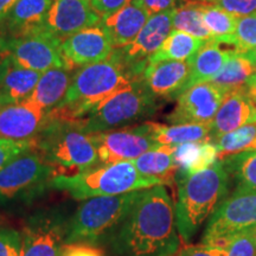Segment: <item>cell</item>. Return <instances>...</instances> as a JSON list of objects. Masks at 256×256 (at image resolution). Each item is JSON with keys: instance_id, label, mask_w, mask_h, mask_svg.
I'll use <instances>...</instances> for the list:
<instances>
[{"instance_id": "cell-1", "label": "cell", "mask_w": 256, "mask_h": 256, "mask_svg": "<svg viewBox=\"0 0 256 256\" xmlns=\"http://www.w3.org/2000/svg\"><path fill=\"white\" fill-rule=\"evenodd\" d=\"M180 240L174 200L165 185H156L139 192L112 246L119 256H172Z\"/></svg>"}, {"instance_id": "cell-2", "label": "cell", "mask_w": 256, "mask_h": 256, "mask_svg": "<svg viewBox=\"0 0 256 256\" xmlns=\"http://www.w3.org/2000/svg\"><path fill=\"white\" fill-rule=\"evenodd\" d=\"M140 78L114 50L110 58L80 68L63 102L49 115L69 121L81 119L108 96Z\"/></svg>"}, {"instance_id": "cell-3", "label": "cell", "mask_w": 256, "mask_h": 256, "mask_svg": "<svg viewBox=\"0 0 256 256\" xmlns=\"http://www.w3.org/2000/svg\"><path fill=\"white\" fill-rule=\"evenodd\" d=\"M176 179L178 182L176 223L182 241L188 243L228 196L230 176L222 162H216L204 171Z\"/></svg>"}, {"instance_id": "cell-4", "label": "cell", "mask_w": 256, "mask_h": 256, "mask_svg": "<svg viewBox=\"0 0 256 256\" xmlns=\"http://www.w3.org/2000/svg\"><path fill=\"white\" fill-rule=\"evenodd\" d=\"M34 151L57 174H76L100 164L90 134L83 132L75 121L50 115L43 130L34 138Z\"/></svg>"}, {"instance_id": "cell-5", "label": "cell", "mask_w": 256, "mask_h": 256, "mask_svg": "<svg viewBox=\"0 0 256 256\" xmlns=\"http://www.w3.org/2000/svg\"><path fill=\"white\" fill-rule=\"evenodd\" d=\"M164 185L158 179L146 177L138 171L133 162H119L76 174H56L50 188L64 191L76 200L118 196Z\"/></svg>"}, {"instance_id": "cell-6", "label": "cell", "mask_w": 256, "mask_h": 256, "mask_svg": "<svg viewBox=\"0 0 256 256\" xmlns=\"http://www.w3.org/2000/svg\"><path fill=\"white\" fill-rule=\"evenodd\" d=\"M156 110V98L140 78L108 96L75 122L86 133L107 132L151 116Z\"/></svg>"}, {"instance_id": "cell-7", "label": "cell", "mask_w": 256, "mask_h": 256, "mask_svg": "<svg viewBox=\"0 0 256 256\" xmlns=\"http://www.w3.org/2000/svg\"><path fill=\"white\" fill-rule=\"evenodd\" d=\"M140 191L83 200L68 222L66 243H98L116 232ZM64 243V244H66Z\"/></svg>"}, {"instance_id": "cell-8", "label": "cell", "mask_w": 256, "mask_h": 256, "mask_svg": "<svg viewBox=\"0 0 256 256\" xmlns=\"http://www.w3.org/2000/svg\"><path fill=\"white\" fill-rule=\"evenodd\" d=\"M57 174L36 151L25 152L0 170V203L28 200L50 188Z\"/></svg>"}, {"instance_id": "cell-9", "label": "cell", "mask_w": 256, "mask_h": 256, "mask_svg": "<svg viewBox=\"0 0 256 256\" xmlns=\"http://www.w3.org/2000/svg\"><path fill=\"white\" fill-rule=\"evenodd\" d=\"M256 226V190L238 186L210 216L200 244L223 247L242 230Z\"/></svg>"}, {"instance_id": "cell-10", "label": "cell", "mask_w": 256, "mask_h": 256, "mask_svg": "<svg viewBox=\"0 0 256 256\" xmlns=\"http://www.w3.org/2000/svg\"><path fill=\"white\" fill-rule=\"evenodd\" d=\"M60 44L62 40L46 28L25 36L5 40L4 52L10 63L18 68L46 72L54 68H64Z\"/></svg>"}, {"instance_id": "cell-11", "label": "cell", "mask_w": 256, "mask_h": 256, "mask_svg": "<svg viewBox=\"0 0 256 256\" xmlns=\"http://www.w3.org/2000/svg\"><path fill=\"white\" fill-rule=\"evenodd\" d=\"M89 134L98 150V162L102 165L133 162L145 152L159 146L152 139L146 122Z\"/></svg>"}, {"instance_id": "cell-12", "label": "cell", "mask_w": 256, "mask_h": 256, "mask_svg": "<svg viewBox=\"0 0 256 256\" xmlns=\"http://www.w3.org/2000/svg\"><path fill=\"white\" fill-rule=\"evenodd\" d=\"M228 92L210 81L191 86L178 96L168 120L174 124H210Z\"/></svg>"}, {"instance_id": "cell-13", "label": "cell", "mask_w": 256, "mask_h": 256, "mask_svg": "<svg viewBox=\"0 0 256 256\" xmlns=\"http://www.w3.org/2000/svg\"><path fill=\"white\" fill-rule=\"evenodd\" d=\"M68 222L56 211L32 216L22 232L23 256H60L66 243Z\"/></svg>"}, {"instance_id": "cell-14", "label": "cell", "mask_w": 256, "mask_h": 256, "mask_svg": "<svg viewBox=\"0 0 256 256\" xmlns=\"http://www.w3.org/2000/svg\"><path fill=\"white\" fill-rule=\"evenodd\" d=\"M174 11L151 16L132 43L122 48L121 51L116 49L127 66L138 76H142L150 57L162 46L171 34Z\"/></svg>"}, {"instance_id": "cell-15", "label": "cell", "mask_w": 256, "mask_h": 256, "mask_svg": "<svg viewBox=\"0 0 256 256\" xmlns=\"http://www.w3.org/2000/svg\"><path fill=\"white\" fill-rule=\"evenodd\" d=\"M113 52L114 46L100 25L80 31L60 44L64 68L72 72L110 58Z\"/></svg>"}, {"instance_id": "cell-16", "label": "cell", "mask_w": 256, "mask_h": 256, "mask_svg": "<svg viewBox=\"0 0 256 256\" xmlns=\"http://www.w3.org/2000/svg\"><path fill=\"white\" fill-rule=\"evenodd\" d=\"M102 17L92 8L90 0H55L48 12V31L64 40L86 28L100 25Z\"/></svg>"}, {"instance_id": "cell-17", "label": "cell", "mask_w": 256, "mask_h": 256, "mask_svg": "<svg viewBox=\"0 0 256 256\" xmlns=\"http://www.w3.org/2000/svg\"><path fill=\"white\" fill-rule=\"evenodd\" d=\"M48 121L49 113L25 100L0 107V138L14 142H30L38 136Z\"/></svg>"}, {"instance_id": "cell-18", "label": "cell", "mask_w": 256, "mask_h": 256, "mask_svg": "<svg viewBox=\"0 0 256 256\" xmlns=\"http://www.w3.org/2000/svg\"><path fill=\"white\" fill-rule=\"evenodd\" d=\"M256 124V101L247 88L230 90L211 122V142L223 134Z\"/></svg>"}, {"instance_id": "cell-19", "label": "cell", "mask_w": 256, "mask_h": 256, "mask_svg": "<svg viewBox=\"0 0 256 256\" xmlns=\"http://www.w3.org/2000/svg\"><path fill=\"white\" fill-rule=\"evenodd\" d=\"M190 72V62L162 60L147 64L142 78L154 98H174L186 89Z\"/></svg>"}, {"instance_id": "cell-20", "label": "cell", "mask_w": 256, "mask_h": 256, "mask_svg": "<svg viewBox=\"0 0 256 256\" xmlns=\"http://www.w3.org/2000/svg\"><path fill=\"white\" fill-rule=\"evenodd\" d=\"M148 18L145 10L130 2L120 11L102 19L100 26L110 38L114 49H122L136 40Z\"/></svg>"}, {"instance_id": "cell-21", "label": "cell", "mask_w": 256, "mask_h": 256, "mask_svg": "<svg viewBox=\"0 0 256 256\" xmlns=\"http://www.w3.org/2000/svg\"><path fill=\"white\" fill-rule=\"evenodd\" d=\"M52 0H18L5 20L11 37H20L46 28Z\"/></svg>"}, {"instance_id": "cell-22", "label": "cell", "mask_w": 256, "mask_h": 256, "mask_svg": "<svg viewBox=\"0 0 256 256\" xmlns=\"http://www.w3.org/2000/svg\"><path fill=\"white\" fill-rule=\"evenodd\" d=\"M72 78V70L66 68L48 70L42 74L36 88L26 100L46 113H50L63 102Z\"/></svg>"}, {"instance_id": "cell-23", "label": "cell", "mask_w": 256, "mask_h": 256, "mask_svg": "<svg viewBox=\"0 0 256 256\" xmlns=\"http://www.w3.org/2000/svg\"><path fill=\"white\" fill-rule=\"evenodd\" d=\"M234 48H223L215 40L206 42L203 46L190 60L191 72L186 89L202 82H209L218 72L228 60Z\"/></svg>"}, {"instance_id": "cell-24", "label": "cell", "mask_w": 256, "mask_h": 256, "mask_svg": "<svg viewBox=\"0 0 256 256\" xmlns=\"http://www.w3.org/2000/svg\"><path fill=\"white\" fill-rule=\"evenodd\" d=\"M176 145H159L133 160L140 174L171 185L177 178L178 168L174 162Z\"/></svg>"}, {"instance_id": "cell-25", "label": "cell", "mask_w": 256, "mask_h": 256, "mask_svg": "<svg viewBox=\"0 0 256 256\" xmlns=\"http://www.w3.org/2000/svg\"><path fill=\"white\" fill-rule=\"evenodd\" d=\"M174 162L177 164V177L190 176L204 171L218 162V151L214 142H186L176 145Z\"/></svg>"}, {"instance_id": "cell-26", "label": "cell", "mask_w": 256, "mask_h": 256, "mask_svg": "<svg viewBox=\"0 0 256 256\" xmlns=\"http://www.w3.org/2000/svg\"><path fill=\"white\" fill-rule=\"evenodd\" d=\"M150 134L158 145H180L186 142H211V124H160L148 122Z\"/></svg>"}, {"instance_id": "cell-27", "label": "cell", "mask_w": 256, "mask_h": 256, "mask_svg": "<svg viewBox=\"0 0 256 256\" xmlns=\"http://www.w3.org/2000/svg\"><path fill=\"white\" fill-rule=\"evenodd\" d=\"M42 74L34 70L18 68L8 60V72L0 87V107L19 104L30 98Z\"/></svg>"}, {"instance_id": "cell-28", "label": "cell", "mask_w": 256, "mask_h": 256, "mask_svg": "<svg viewBox=\"0 0 256 256\" xmlns=\"http://www.w3.org/2000/svg\"><path fill=\"white\" fill-rule=\"evenodd\" d=\"M255 74L256 66L246 56V52L232 49L222 70L210 82L230 92L234 89L247 88Z\"/></svg>"}, {"instance_id": "cell-29", "label": "cell", "mask_w": 256, "mask_h": 256, "mask_svg": "<svg viewBox=\"0 0 256 256\" xmlns=\"http://www.w3.org/2000/svg\"><path fill=\"white\" fill-rule=\"evenodd\" d=\"M204 44L206 40L191 36L184 31L174 30L166 38L162 46L150 57L148 63L162 62V60L190 62Z\"/></svg>"}, {"instance_id": "cell-30", "label": "cell", "mask_w": 256, "mask_h": 256, "mask_svg": "<svg viewBox=\"0 0 256 256\" xmlns=\"http://www.w3.org/2000/svg\"><path fill=\"white\" fill-rule=\"evenodd\" d=\"M172 26L174 30L184 31L202 40H212L203 20L200 2L198 0H185L183 4L177 6L172 17Z\"/></svg>"}, {"instance_id": "cell-31", "label": "cell", "mask_w": 256, "mask_h": 256, "mask_svg": "<svg viewBox=\"0 0 256 256\" xmlns=\"http://www.w3.org/2000/svg\"><path fill=\"white\" fill-rule=\"evenodd\" d=\"M220 162H222L224 168L238 186L256 190V150L226 156Z\"/></svg>"}, {"instance_id": "cell-32", "label": "cell", "mask_w": 256, "mask_h": 256, "mask_svg": "<svg viewBox=\"0 0 256 256\" xmlns=\"http://www.w3.org/2000/svg\"><path fill=\"white\" fill-rule=\"evenodd\" d=\"M211 142L217 147L220 160L248 150H256V124L223 134Z\"/></svg>"}, {"instance_id": "cell-33", "label": "cell", "mask_w": 256, "mask_h": 256, "mask_svg": "<svg viewBox=\"0 0 256 256\" xmlns=\"http://www.w3.org/2000/svg\"><path fill=\"white\" fill-rule=\"evenodd\" d=\"M200 10L206 26L212 36L211 40L220 43L224 38L232 36L234 34L238 17L209 2H200Z\"/></svg>"}, {"instance_id": "cell-34", "label": "cell", "mask_w": 256, "mask_h": 256, "mask_svg": "<svg viewBox=\"0 0 256 256\" xmlns=\"http://www.w3.org/2000/svg\"><path fill=\"white\" fill-rule=\"evenodd\" d=\"M220 44L234 48L240 52L256 48V14L238 17L235 31L232 36L224 38Z\"/></svg>"}, {"instance_id": "cell-35", "label": "cell", "mask_w": 256, "mask_h": 256, "mask_svg": "<svg viewBox=\"0 0 256 256\" xmlns=\"http://www.w3.org/2000/svg\"><path fill=\"white\" fill-rule=\"evenodd\" d=\"M224 248L228 256H256V234L254 226L232 235L226 241Z\"/></svg>"}, {"instance_id": "cell-36", "label": "cell", "mask_w": 256, "mask_h": 256, "mask_svg": "<svg viewBox=\"0 0 256 256\" xmlns=\"http://www.w3.org/2000/svg\"><path fill=\"white\" fill-rule=\"evenodd\" d=\"M0 256H23V238L20 232L0 226Z\"/></svg>"}, {"instance_id": "cell-37", "label": "cell", "mask_w": 256, "mask_h": 256, "mask_svg": "<svg viewBox=\"0 0 256 256\" xmlns=\"http://www.w3.org/2000/svg\"><path fill=\"white\" fill-rule=\"evenodd\" d=\"M34 150V140L30 142H14L0 138V170L8 165L18 156Z\"/></svg>"}, {"instance_id": "cell-38", "label": "cell", "mask_w": 256, "mask_h": 256, "mask_svg": "<svg viewBox=\"0 0 256 256\" xmlns=\"http://www.w3.org/2000/svg\"><path fill=\"white\" fill-rule=\"evenodd\" d=\"M132 2L145 10L151 17V16L156 14L174 11L177 8L178 0H132Z\"/></svg>"}, {"instance_id": "cell-39", "label": "cell", "mask_w": 256, "mask_h": 256, "mask_svg": "<svg viewBox=\"0 0 256 256\" xmlns=\"http://www.w3.org/2000/svg\"><path fill=\"white\" fill-rule=\"evenodd\" d=\"M60 256H104L100 248L92 247L89 243H66L60 249Z\"/></svg>"}, {"instance_id": "cell-40", "label": "cell", "mask_w": 256, "mask_h": 256, "mask_svg": "<svg viewBox=\"0 0 256 256\" xmlns=\"http://www.w3.org/2000/svg\"><path fill=\"white\" fill-rule=\"evenodd\" d=\"M132 0H90L92 8L101 16L102 19L120 11Z\"/></svg>"}, {"instance_id": "cell-41", "label": "cell", "mask_w": 256, "mask_h": 256, "mask_svg": "<svg viewBox=\"0 0 256 256\" xmlns=\"http://www.w3.org/2000/svg\"><path fill=\"white\" fill-rule=\"evenodd\" d=\"M178 256H228L226 248L216 247V246H196V247H186L179 252Z\"/></svg>"}, {"instance_id": "cell-42", "label": "cell", "mask_w": 256, "mask_h": 256, "mask_svg": "<svg viewBox=\"0 0 256 256\" xmlns=\"http://www.w3.org/2000/svg\"><path fill=\"white\" fill-rule=\"evenodd\" d=\"M18 0H0V22L4 20Z\"/></svg>"}, {"instance_id": "cell-43", "label": "cell", "mask_w": 256, "mask_h": 256, "mask_svg": "<svg viewBox=\"0 0 256 256\" xmlns=\"http://www.w3.org/2000/svg\"><path fill=\"white\" fill-rule=\"evenodd\" d=\"M8 57H6V55H4L0 57V87H2L6 72H8Z\"/></svg>"}, {"instance_id": "cell-44", "label": "cell", "mask_w": 256, "mask_h": 256, "mask_svg": "<svg viewBox=\"0 0 256 256\" xmlns=\"http://www.w3.org/2000/svg\"><path fill=\"white\" fill-rule=\"evenodd\" d=\"M246 56H247L248 58L252 60V63L256 66V48H255V49H252V50L247 51V52H246Z\"/></svg>"}, {"instance_id": "cell-45", "label": "cell", "mask_w": 256, "mask_h": 256, "mask_svg": "<svg viewBox=\"0 0 256 256\" xmlns=\"http://www.w3.org/2000/svg\"><path fill=\"white\" fill-rule=\"evenodd\" d=\"M4 46H5V38L2 37V34H0V57L5 55V52H4Z\"/></svg>"}, {"instance_id": "cell-46", "label": "cell", "mask_w": 256, "mask_h": 256, "mask_svg": "<svg viewBox=\"0 0 256 256\" xmlns=\"http://www.w3.org/2000/svg\"><path fill=\"white\" fill-rule=\"evenodd\" d=\"M198 2H206V0H198Z\"/></svg>"}, {"instance_id": "cell-47", "label": "cell", "mask_w": 256, "mask_h": 256, "mask_svg": "<svg viewBox=\"0 0 256 256\" xmlns=\"http://www.w3.org/2000/svg\"><path fill=\"white\" fill-rule=\"evenodd\" d=\"M254 230H255V234H256V226H254Z\"/></svg>"}, {"instance_id": "cell-48", "label": "cell", "mask_w": 256, "mask_h": 256, "mask_svg": "<svg viewBox=\"0 0 256 256\" xmlns=\"http://www.w3.org/2000/svg\"><path fill=\"white\" fill-rule=\"evenodd\" d=\"M255 101H256V94H255Z\"/></svg>"}]
</instances>
